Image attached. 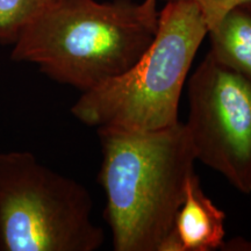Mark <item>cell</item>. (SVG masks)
Returning <instances> with one entry per match:
<instances>
[{"mask_svg": "<svg viewBox=\"0 0 251 251\" xmlns=\"http://www.w3.org/2000/svg\"><path fill=\"white\" fill-rule=\"evenodd\" d=\"M221 250L227 251H251V241H247L242 237H235L233 240L225 242Z\"/></svg>", "mask_w": 251, "mask_h": 251, "instance_id": "10", "label": "cell"}, {"mask_svg": "<svg viewBox=\"0 0 251 251\" xmlns=\"http://www.w3.org/2000/svg\"><path fill=\"white\" fill-rule=\"evenodd\" d=\"M162 1H191L196 4L205 19L208 30L238 5L250 4L251 0H162Z\"/></svg>", "mask_w": 251, "mask_h": 251, "instance_id": "9", "label": "cell"}, {"mask_svg": "<svg viewBox=\"0 0 251 251\" xmlns=\"http://www.w3.org/2000/svg\"><path fill=\"white\" fill-rule=\"evenodd\" d=\"M158 0H61L24 28L11 59L85 92L130 69L158 27Z\"/></svg>", "mask_w": 251, "mask_h": 251, "instance_id": "2", "label": "cell"}, {"mask_svg": "<svg viewBox=\"0 0 251 251\" xmlns=\"http://www.w3.org/2000/svg\"><path fill=\"white\" fill-rule=\"evenodd\" d=\"M226 213L203 192L196 172L188 178L181 206L158 251H214L226 242Z\"/></svg>", "mask_w": 251, "mask_h": 251, "instance_id": "6", "label": "cell"}, {"mask_svg": "<svg viewBox=\"0 0 251 251\" xmlns=\"http://www.w3.org/2000/svg\"><path fill=\"white\" fill-rule=\"evenodd\" d=\"M61 0H0V45L17 41L30 21Z\"/></svg>", "mask_w": 251, "mask_h": 251, "instance_id": "8", "label": "cell"}, {"mask_svg": "<svg viewBox=\"0 0 251 251\" xmlns=\"http://www.w3.org/2000/svg\"><path fill=\"white\" fill-rule=\"evenodd\" d=\"M99 183L115 251H158L197 161L184 122L151 131L97 128Z\"/></svg>", "mask_w": 251, "mask_h": 251, "instance_id": "1", "label": "cell"}, {"mask_svg": "<svg viewBox=\"0 0 251 251\" xmlns=\"http://www.w3.org/2000/svg\"><path fill=\"white\" fill-rule=\"evenodd\" d=\"M208 34L191 1H169L158 14L155 39L124 74L81 92L71 107L89 127L151 131L179 121L181 91L198 49Z\"/></svg>", "mask_w": 251, "mask_h": 251, "instance_id": "3", "label": "cell"}, {"mask_svg": "<svg viewBox=\"0 0 251 251\" xmlns=\"http://www.w3.org/2000/svg\"><path fill=\"white\" fill-rule=\"evenodd\" d=\"M185 124L197 161L251 193V80L207 54L188 79Z\"/></svg>", "mask_w": 251, "mask_h": 251, "instance_id": "5", "label": "cell"}, {"mask_svg": "<svg viewBox=\"0 0 251 251\" xmlns=\"http://www.w3.org/2000/svg\"><path fill=\"white\" fill-rule=\"evenodd\" d=\"M92 208L83 185L31 152H0L1 251L98 250L105 234L93 224Z\"/></svg>", "mask_w": 251, "mask_h": 251, "instance_id": "4", "label": "cell"}, {"mask_svg": "<svg viewBox=\"0 0 251 251\" xmlns=\"http://www.w3.org/2000/svg\"><path fill=\"white\" fill-rule=\"evenodd\" d=\"M207 35L212 57L251 80V2L230 9Z\"/></svg>", "mask_w": 251, "mask_h": 251, "instance_id": "7", "label": "cell"}]
</instances>
